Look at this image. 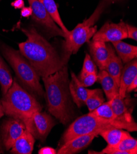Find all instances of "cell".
<instances>
[{
	"label": "cell",
	"instance_id": "obj_1",
	"mask_svg": "<svg viewBox=\"0 0 137 154\" xmlns=\"http://www.w3.org/2000/svg\"><path fill=\"white\" fill-rule=\"evenodd\" d=\"M26 40L19 44V52L28 60L39 77L52 74L67 63L55 49L34 27L22 28Z\"/></svg>",
	"mask_w": 137,
	"mask_h": 154
},
{
	"label": "cell",
	"instance_id": "obj_16",
	"mask_svg": "<svg viewBox=\"0 0 137 154\" xmlns=\"http://www.w3.org/2000/svg\"><path fill=\"white\" fill-rule=\"evenodd\" d=\"M109 49V57L106 63L105 71L114 79L118 85H119L120 78L123 68V63L119 56L116 54L110 44H107Z\"/></svg>",
	"mask_w": 137,
	"mask_h": 154
},
{
	"label": "cell",
	"instance_id": "obj_27",
	"mask_svg": "<svg viewBox=\"0 0 137 154\" xmlns=\"http://www.w3.org/2000/svg\"><path fill=\"white\" fill-rule=\"evenodd\" d=\"M79 80L85 87L92 86L97 81V73H89L83 77L82 78L79 79Z\"/></svg>",
	"mask_w": 137,
	"mask_h": 154
},
{
	"label": "cell",
	"instance_id": "obj_21",
	"mask_svg": "<svg viewBox=\"0 0 137 154\" xmlns=\"http://www.w3.org/2000/svg\"><path fill=\"white\" fill-rule=\"evenodd\" d=\"M39 1L42 4L55 23L63 31L65 35H67L69 32V30L65 26L62 19L60 17L57 6L54 0H39Z\"/></svg>",
	"mask_w": 137,
	"mask_h": 154
},
{
	"label": "cell",
	"instance_id": "obj_14",
	"mask_svg": "<svg viewBox=\"0 0 137 154\" xmlns=\"http://www.w3.org/2000/svg\"><path fill=\"white\" fill-rule=\"evenodd\" d=\"M69 89L71 98L78 107L85 104L86 100L90 94L91 90L86 88L81 83L78 77L73 72H71V80L69 82Z\"/></svg>",
	"mask_w": 137,
	"mask_h": 154
},
{
	"label": "cell",
	"instance_id": "obj_32",
	"mask_svg": "<svg viewBox=\"0 0 137 154\" xmlns=\"http://www.w3.org/2000/svg\"><path fill=\"white\" fill-rule=\"evenodd\" d=\"M11 5L15 9H22L25 6V3L23 0H15L11 3Z\"/></svg>",
	"mask_w": 137,
	"mask_h": 154
},
{
	"label": "cell",
	"instance_id": "obj_2",
	"mask_svg": "<svg viewBox=\"0 0 137 154\" xmlns=\"http://www.w3.org/2000/svg\"><path fill=\"white\" fill-rule=\"evenodd\" d=\"M42 80L49 112L62 124L66 125L74 116L67 66H65L56 72L42 78Z\"/></svg>",
	"mask_w": 137,
	"mask_h": 154
},
{
	"label": "cell",
	"instance_id": "obj_17",
	"mask_svg": "<svg viewBox=\"0 0 137 154\" xmlns=\"http://www.w3.org/2000/svg\"><path fill=\"white\" fill-rule=\"evenodd\" d=\"M97 81L101 84L106 97L108 100L119 95V85L105 70H100L97 74Z\"/></svg>",
	"mask_w": 137,
	"mask_h": 154
},
{
	"label": "cell",
	"instance_id": "obj_13",
	"mask_svg": "<svg viewBox=\"0 0 137 154\" xmlns=\"http://www.w3.org/2000/svg\"><path fill=\"white\" fill-rule=\"evenodd\" d=\"M136 77H137L136 58L129 61L123 66L119 85V96L120 98L126 97L127 88Z\"/></svg>",
	"mask_w": 137,
	"mask_h": 154
},
{
	"label": "cell",
	"instance_id": "obj_5",
	"mask_svg": "<svg viewBox=\"0 0 137 154\" xmlns=\"http://www.w3.org/2000/svg\"><path fill=\"white\" fill-rule=\"evenodd\" d=\"M110 4H111L110 0H102L89 19L79 23L65 35L63 57L66 61H68L71 54H76L81 46L84 43L88 42L93 37L97 30V26L94 25Z\"/></svg>",
	"mask_w": 137,
	"mask_h": 154
},
{
	"label": "cell",
	"instance_id": "obj_15",
	"mask_svg": "<svg viewBox=\"0 0 137 154\" xmlns=\"http://www.w3.org/2000/svg\"><path fill=\"white\" fill-rule=\"evenodd\" d=\"M35 138L26 129L12 145L11 153L16 154H31L34 148Z\"/></svg>",
	"mask_w": 137,
	"mask_h": 154
},
{
	"label": "cell",
	"instance_id": "obj_22",
	"mask_svg": "<svg viewBox=\"0 0 137 154\" xmlns=\"http://www.w3.org/2000/svg\"><path fill=\"white\" fill-rule=\"evenodd\" d=\"M13 83V79L11 74L6 65L5 61L0 57V85L2 87V91L5 95L10 88Z\"/></svg>",
	"mask_w": 137,
	"mask_h": 154
},
{
	"label": "cell",
	"instance_id": "obj_7",
	"mask_svg": "<svg viewBox=\"0 0 137 154\" xmlns=\"http://www.w3.org/2000/svg\"><path fill=\"white\" fill-rule=\"evenodd\" d=\"M55 125V122L52 117L41 111L35 112L25 126L35 138L44 141Z\"/></svg>",
	"mask_w": 137,
	"mask_h": 154
},
{
	"label": "cell",
	"instance_id": "obj_18",
	"mask_svg": "<svg viewBox=\"0 0 137 154\" xmlns=\"http://www.w3.org/2000/svg\"><path fill=\"white\" fill-rule=\"evenodd\" d=\"M111 109L117 118L129 121H133L132 111L130 110L125 98H120L119 95L108 100Z\"/></svg>",
	"mask_w": 137,
	"mask_h": 154
},
{
	"label": "cell",
	"instance_id": "obj_4",
	"mask_svg": "<svg viewBox=\"0 0 137 154\" xmlns=\"http://www.w3.org/2000/svg\"><path fill=\"white\" fill-rule=\"evenodd\" d=\"M112 128L127 130L129 131L137 130L136 123L117 118L114 120H104L88 114L83 116L75 120L65 132L63 136L64 143L73 138L84 134H95Z\"/></svg>",
	"mask_w": 137,
	"mask_h": 154
},
{
	"label": "cell",
	"instance_id": "obj_20",
	"mask_svg": "<svg viewBox=\"0 0 137 154\" xmlns=\"http://www.w3.org/2000/svg\"><path fill=\"white\" fill-rule=\"evenodd\" d=\"M108 143V146H114L125 137L130 135L129 132L123 129L112 128L101 131L99 134Z\"/></svg>",
	"mask_w": 137,
	"mask_h": 154
},
{
	"label": "cell",
	"instance_id": "obj_6",
	"mask_svg": "<svg viewBox=\"0 0 137 154\" xmlns=\"http://www.w3.org/2000/svg\"><path fill=\"white\" fill-rule=\"evenodd\" d=\"M2 52L23 85L33 94L43 97L45 93L39 81L40 77L28 60L19 51L7 45L3 46Z\"/></svg>",
	"mask_w": 137,
	"mask_h": 154
},
{
	"label": "cell",
	"instance_id": "obj_30",
	"mask_svg": "<svg viewBox=\"0 0 137 154\" xmlns=\"http://www.w3.org/2000/svg\"><path fill=\"white\" fill-rule=\"evenodd\" d=\"M32 9L29 7H23L21 10V15L23 17H29L32 16Z\"/></svg>",
	"mask_w": 137,
	"mask_h": 154
},
{
	"label": "cell",
	"instance_id": "obj_8",
	"mask_svg": "<svg viewBox=\"0 0 137 154\" xmlns=\"http://www.w3.org/2000/svg\"><path fill=\"white\" fill-rule=\"evenodd\" d=\"M30 7L32 9V19L42 25L54 36L64 37L65 34L55 23L50 15L39 0H28Z\"/></svg>",
	"mask_w": 137,
	"mask_h": 154
},
{
	"label": "cell",
	"instance_id": "obj_29",
	"mask_svg": "<svg viewBox=\"0 0 137 154\" xmlns=\"http://www.w3.org/2000/svg\"><path fill=\"white\" fill-rule=\"evenodd\" d=\"M39 154H55L57 151L52 147H44L41 148L38 151Z\"/></svg>",
	"mask_w": 137,
	"mask_h": 154
},
{
	"label": "cell",
	"instance_id": "obj_23",
	"mask_svg": "<svg viewBox=\"0 0 137 154\" xmlns=\"http://www.w3.org/2000/svg\"><path fill=\"white\" fill-rule=\"evenodd\" d=\"M104 101L103 91L101 89L97 88L91 90V91L87 97L85 104L87 106L90 112L94 111Z\"/></svg>",
	"mask_w": 137,
	"mask_h": 154
},
{
	"label": "cell",
	"instance_id": "obj_3",
	"mask_svg": "<svg viewBox=\"0 0 137 154\" xmlns=\"http://www.w3.org/2000/svg\"><path fill=\"white\" fill-rule=\"evenodd\" d=\"M4 113L19 120L25 125L33 114L41 111L42 107L38 101L23 89L16 81L4 95L1 101Z\"/></svg>",
	"mask_w": 137,
	"mask_h": 154
},
{
	"label": "cell",
	"instance_id": "obj_12",
	"mask_svg": "<svg viewBox=\"0 0 137 154\" xmlns=\"http://www.w3.org/2000/svg\"><path fill=\"white\" fill-rule=\"evenodd\" d=\"M90 56L100 70H104L109 57L107 44L100 41H89Z\"/></svg>",
	"mask_w": 137,
	"mask_h": 154
},
{
	"label": "cell",
	"instance_id": "obj_26",
	"mask_svg": "<svg viewBox=\"0 0 137 154\" xmlns=\"http://www.w3.org/2000/svg\"><path fill=\"white\" fill-rule=\"evenodd\" d=\"M89 73H97V68L95 63L91 58L90 55L87 54L84 60L82 70L78 78L81 79Z\"/></svg>",
	"mask_w": 137,
	"mask_h": 154
},
{
	"label": "cell",
	"instance_id": "obj_25",
	"mask_svg": "<svg viewBox=\"0 0 137 154\" xmlns=\"http://www.w3.org/2000/svg\"><path fill=\"white\" fill-rule=\"evenodd\" d=\"M111 147L117 150L126 152L127 154L137 153V141L130 135L125 137L117 145Z\"/></svg>",
	"mask_w": 137,
	"mask_h": 154
},
{
	"label": "cell",
	"instance_id": "obj_24",
	"mask_svg": "<svg viewBox=\"0 0 137 154\" xmlns=\"http://www.w3.org/2000/svg\"><path fill=\"white\" fill-rule=\"evenodd\" d=\"M89 114L108 120H114L117 119L111 109L109 101L106 103H103L97 108L90 112Z\"/></svg>",
	"mask_w": 137,
	"mask_h": 154
},
{
	"label": "cell",
	"instance_id": "obj_33",
	"mask_svg": "<svg viewBox=\"0 0 137 154\" xmlns=\"http://www.w3.org/2000/svg\"><path fill=\"white\" fill-rule=\"evenodd\" d=\"M4 114H5V113H4V111L3 109V107H2L1 102H0V118L2 117Z\"/></svg>",
	"mask_w": 137,
	"mask_h": 154
},
{
	"label": "cell",
	"instance_id": "obj_11",
	"mask_svg": "<svg viewBox=\"0 0 137 154\" xmlns=\"http://www.w3.org/2000/svg\"><path fill=\"white\" fill-rule=\"evenodd\" d=\"M98 135L95 134H84L75 137L73 139L64 143L57 153L58 154H73L76 153L86 149Z\"/></svg>",
	"mask_w": 137,
	"mask_h": 154
},
{
	"label": "cell",
	"instance_id": "obj_28",
	"mask_svg": "<svg viewBox=\"0 0 137 154\" xmlns=\"http://www.w3.org/2000/svg\"><path fill=\"white\" fill-rule=\"evenodd\" d=\"M127 31V38L132 39L135 41L137 40V28L135 26L129 24H126Z\"/></svg>",
	"mask_w": 137,
	"mask_h": 154
},
{
	"label": "cell",
	"instance_id": "obj_10",
	"mask_svg": "<svg viewBox=\"0 0 137 154\" xmlns=\"http://www.w3.org/2000/svg\"><path fill=\"white\" fill-rule=\"evenodd\" d=\"M26 128L23 123L19 120L11 119L6 121L2 127V141L4 148L8 150L24 132Z\"/></svg>",
	"mask_w": 137,
	"mask_h": 154
},
{
	"label": "cell",
	"instance_id": "obj_31",
	"mask_svg": "<svg viewBox=\"0 0 137 154\" xmlns=\"http://www.w3.org/2000/svg\"><path fill=\"white\" fill-rule=\"evenodd\" d=\"M137 88V77L133 79V81L130 84L129 87L127 88L126 90V94L130 93V92L133 91V90H136Z\"/></svg>",
	"mask_w": 137,
	"mask_h": 154
},
{
	"label": "cell",
	"instance_id": "obj_34",
	"mask_svg": "<svg viewBox=\"0 0 137 154\" xmlns=\"http://www.w3.org/2000/svg\"><path fill=\"white\" fill-rule=\"evenodd\" d=\"M120 1H122V0H110V2H111V3L117 2H120Z\"/></svg>",
	"mask_w": 137,
	"mask_h": 154
},
{
	"label": "cell",
	"instance_id": "obj_9",
	"mask_svg": "<svg viewBox=\"0 0 137 154\" xmlns=\"http://www.w3.org/2000/svg\"><path fill=\"white\" fill-rule=\"evenodd\" d=\"M127 38L126 23L120 21L118 23L106 22L92 37V40L104 42H113Z\"/></svg>",
	"mask_w": 137,
	"mask_h": 154
},
{
	"label": "cell",
	"instance_id": "obj_19",
	"mask_svg": "<svg viewBox=\"0 0 137 154\" xmlns=\"http://www.w3.org/2000/svg\"><path fill=\"white\" fill-rule=\"evenodd\" d=\"M113 45L117 55L126 64L129 61L136 58L137 47L126 43L122 41L111 42Z\"/></svg>",
	"mask_w": 137,
	"mask_h": 154
}]
</instances>
